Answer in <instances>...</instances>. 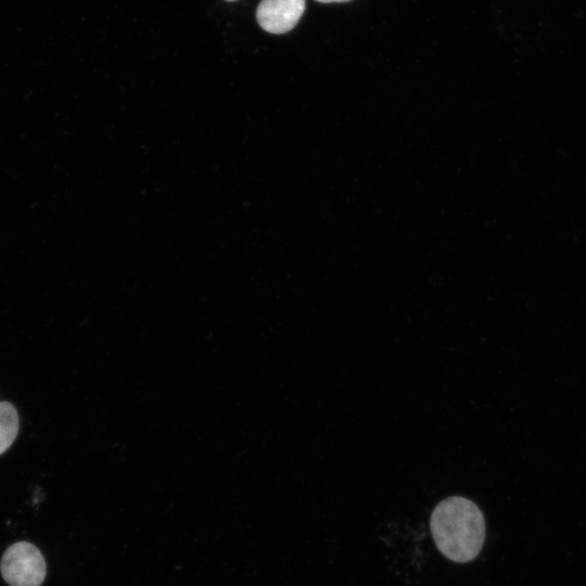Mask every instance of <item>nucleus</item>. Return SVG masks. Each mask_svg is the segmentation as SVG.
Segmentation results:
<instances>
[{"label": "nucleus", "instance_id": "1", "mask_svg": "<svg viewBox=\"0 0 586 586\" xmlns=\"http://www.w3.org/2000/svg\"><path fill=\"white\" fill-rule=\"evenodd\" d=\"M430 528L437 549L454 562H469L480 553L485 538V520L470 499L453 496L434 508Z\"/></svg>", "mask_w": 586, "mask_h": 586}, {"label": "nucleus", "instance_id": "2", "mask_svg": "<svg viewBox=\"0 0 586 586\" xmlns=\"http://www.w3.org/2000/svg\"><path fill=\"white\" fill-rule=\"evenodd\" d=\"M0 571L10 586H40L46 577V561L33 544L11 545L1 558Z\"/></svg>", "mask_w": 586, "mask_h": 586}, {"label": "nucleus", "instance_id": "3", "mask_svg": "<svg viewBox=\"0 0 586 586\" xmlns=\"http://www.w3.org/2000/svg\"><path fill=\"white\" fill-rule=\"evenodd\" d=\"M305 11V0H262L256 10L259 26L270 34L290 31Z\"/></svg>", "mask_w": 586, "mask_h": 586}, {"label": "nucleus", "instance_id": "4", "mask_svg": "<svg viewBox=\"0 0 586 586\" xmlns=\"http://www.w3.org/2000/svg\"><path fill=\"white\" fill-rule=\"evenodd\" d=\"M18 413L9 402H0V455L5 453L18 433Z\"/></svg>", "mask_w": 586, "mask_h": 586}, {"label": "nucleus", "instance_id": "5", "mask_svg": "<svg viewBox=\"0 0 586 586\" xmlns=\"http://www.w3.org/2000/svg\"><path fill=\"white\" fill-rule=\"evenodd\" d=\"M321 3H333V2H348L351 0H316Z\"/></svg>", "mask_w": 586, "mask_h": 586}, {"label": "nucleus", "instance_id": "6", "mask_svg": "<svg viewBox=\"0 0 586 586\" xmlns=\"http://www.w3.org/2000/svg\"><path fill=\"white\" fill-rule=\"evenodd\" d=\"M226 1H228V2H232V1H237V0H226Z\"/></svg>", "mask_w": 586, "mask_h": 586}]
</instances>
